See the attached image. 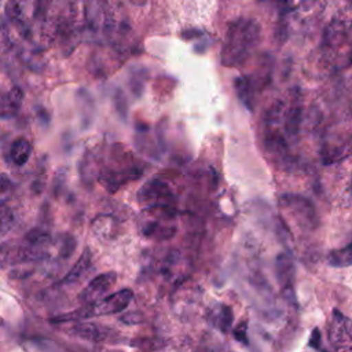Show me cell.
I'll use <instances>...</instances> for the list:
<instances>
[{"label":"cell","instance_id":"1","mask_svg":"<svg viewBox=\"0 0 352 352\" xmlns=\"http://www.w3.org/2000/svg\"><path fill=\"white\" fill-rule=\"evenodd\" d=\"M260 25L250 18L234 21L226 33L221 48V63L227 67L242 65L260 41Z\"/></svg>","mask_w":352,"mask_h":352},{"label":"cell","instance_id":"2","mask_svg":"<svg viewBox=\"0 0 352 352\" xmlns=\"http://www.w3.org/2000/svg\"><path fill=\"white\" fill-rule=\"evenodd\" d=\"M132 297H133L132 290L122 289V290H118L111 294L109 293L107 296H104L103 298H100L95 302L85 304V307H82L77 311L58 315V316L52 318L51 320L55 323H65V322H72V320H78V319H88V318H94V316H104V315L118 314L129 305V302L132 301Z\"/></svg>","mask_w":352,"mask_h":352},{"label":"cell","instance_id":"3","mask_svg":"<svg viewBox=\"0 0 352 352\" xmlns=\"http://www.w3.org/2000/svg\"><path fill=\"white\" fill-rule=\"evenodd\" d=\"M6 14L8 19L21 30V33L28 37L33 34V29L37 22L44 25L51 40L55 36V32L48 28V23L44 19V0H7Z\"/></svg>","mask_w":352,"mask_h":352},{"label":"cell","instance_id":"4","mask_svg":"<svg viewBox=\"0 0 352 352\" xmlns=\"http://www.w3.org/2000/svg\"><path fill=\"white\" fill-rule=\"evenodd\" d=\"M143 173V168L135 162L129 153H114V162L99 173V180L109 191H116L121 186L138 179Z\"/></svg>","mask_w":352,"mask_h":352},{"label":"cell","instance_id":"5","mask_svg":"<svg viewBox=\"0 0 352 352\" xmlns=\"http://www.w3.org/2000/svg\"><path fill=\"white\" fill-rule=\"evenodd\" d=\"M176 206L144 208L139 220L140 232L150 239L165 241L173 236L175 227L168 223L175 219Z\"/></svg>","mask_w":352,"mask_h":352},{"label":"cell","instance_id":"6","mask_svg":"<svg viewBox=\"0 0 352 352\" xmlns=\"http://www.w3.org/2000/svg\"><path fill=\"white\" fill-rule=\"evenodd\" d=\"M102 21L103 32L109 41L118 47L129 33V23L120 0H98Z\"/></svg>","mask_w":352,"mask_h":352},{"label":"cell","instance_id":"7","mask_svg":"<svg viewBox=\"0 0 352 352\" xmlns=\"http://www.w3.org/2000/svg\"><path fill=\"white\" fill-rule=\"evenodd\" d=\"M138 202L144 208H160V206H176L175 195L168 186L161 179H151L144 183L138 191Z\"/></svg>","mask_w":352,"mask_h":352},{"label":"cell","instance_id":"8","mask_svg":"<svg viewBox=\"0 0 352 352\" xmlns=\"http://www.w3.org/2000/svg\"><path fill=\"white\" fill-rule=\"evenodd\" d=\"M279 205L290 213L293 220L302 228H315L318 217L314 205L309 199L296 194H283L279 199Z\"/></svg>","mask_w":352,"mask_h":352},{"label":"cell","instance_id":"9","mask_svg":"<svg viewBox=\"0 0 352 352\" xmlns=\"http://www.w3.org/2000/svg\"><path fill=\"white\" fill-rule=\"evenodd\" d=\"M327 338L336 351H352V319L333 309L327 323Z\"/></svg>","mask_w":352,"mask_h":352},{"label":"cell","instance_id":"10","mask_svg":"<svg viewBox=\"0 0 352 352\" xmlns=\"http://www.w3.org/2000/svg\"><path fill=\"white\" fill-rule=\"evenodd\" d=\"M116 283H117L116 272L99 274L88 283V286L82 289V292L80 293V301L84 304L95 302L103 298L104 296H107Z\"/></svg>","mask_w":352,"mask_h":352},{"label":"cell","instance_id":"11","mask_svg":"<svg viewBox=\"0 0 352 352\" xmlns=\"http://www.w3.org/2000/svg\"><path fill=\"white\" fill-rule=\"evenodd\" d=\"M67 333L73 337L91 342H103L109 334L107 329L89 322H77L67 327Z\"/></svg>","mask_w":352,"mask_h":352},{"label":"cell","instance_id":"12","mask_svg":"<svg viewBox=\"0 0 352 352\" xmlns=\"http://www.w3.org/2000/svg\"><path fill=\"white\" fill-rule=\"evenodd\" d=\"M22 99H23V92L19 87H14L6 94H0V117L1 118L14 117L21 109Z\"/></svg>","mask_w":352,"mask_h":352},{"label":"cell","instance_id":"13","mask_svg":"<svg viewBox=\"0 0 352 352\" xmlns=\"http://www.w3.org/2000/svg\"><path fill=\"white\" fill-rule=\"evenodd\" d=\"M276 275L283 287V293L293 297V278H294V265L292 258L287 254H279L276 258Z\"/></svg>","mask_w":352,"mask_h":352},{"label":"cell","instance_id":"14","mask_svg":"<svg viewBox=\"0 0 352 352\" xmlns=\"http://www.w3.org/2000/svg\"><path fill=\"white\" fill-rule=\"evenodd\" d=\"M117 230V220L110 214L96 216L91 223V231L98 239H111Z\"/></svg>","mask_w":352,"mask_h":352},{"label":"cell","instance_id":"15","mask_svg":"<svg viewBox=\"0 0 352 352\" xmlns=\"http://www.w3.org/2000/svg\"><path fill=\"white\" fill-rule=\"evenodd\" d=\"M235 89L239 100L252 111L254 102V84L250 77L241 76L235 80Z\"/></svg>","mask_w":352,"mask_h":352},{"label":"cell","instance_id":"16","mask_svg":"<svg viewBox=\"0 0 352 352\" xmlns=\"http://www.w3.org/2000/svg\"><path fill=\"white\" fill-rule=\"evenodd\" d=\"M91 264H92V253H91V250L87 248V249L82 252V254L80 256V258L77 260V263H76V264L72 267V270L67 272V275L65 276L63 282H65V283H74V282L80 280V279L84 276V274L89 270Z\"/></svg>","mask_w":352,"mask_h":352},{"label":"cell","instance_id":"17","mask_svg":"<svg viewBox=\"0 0 352 352\" xmlns=\"http://www.w3.org/2000/svg\"><path fill=\"white\" fill-rule=\"evenodd\" d=\"M30 154H32V144L28 139L18 138L12 142L10 148V158L15 165L18 166L25 165L30 158Z\"/></svg>","mask_w":352,"mask_h":352},{"label":"cell","instance_id":"18","mask_svg":"<svg viewBox=\"0 0 352 352\" xmlns=\"http://www.w3.org/2000/svg\"><path fill=\"white\" fill-rule=\"evenodd\" d=\"M345 34V26L342 25L341 21L334 19L324 30L323 34V45L324 48H334L340 44L341 38H344Z\"/></svg>","mask_w":352,"mask_h":352},{"label":"cell","instance_id":"19","mask_svg":"<svg viewBox=\"0 0 352 352\" xmlns=\"http://www.w3.org/2000/svg\"><path fill=\"white\" fill-rule=\"evenodd\" d=\"M327 261L330 265L337 267V268L352 265V243H349L341 249L331 250L327 257Z\"/></svg>","mask_w":352,"mask_h":352},{"label":"cell","instance_id":"20","mask_svg":"<svg viewBox=\"0 0 352 352\" xmlns=\"http://www.w3.org/2000/svg\"><path fill=\"white\" fill-rule=\"evenodd\" d=\"M351 154H352V136L346 142H344L341 146L333 147L329 151H326V154H323V162L331 164L336 161H341L342 158H345Z\"/></svg>","mask_w":352,"mask_h":352},{"label":"cell","instance_id":"21","mask_svg":"<svg viewBox=\"0 0 352 352\" xmlns=\"http://www.w3.org/2000/svg\"><path fill=\"white\" fill-rule=\"evenodd\" d=\"M25 242L38 250H43L44 248H47L51 242V236L48 232L43 231V230H32L25 235Z\"/></svg>","mask_w":352,"mask_h":352},{"label":"cell","instance_id":"22","mask_svg":"<svg viewBox=\"0 0 352 352\" xmlns=\"http://www.w3.org/2000/svg\"><path fill=\"white\" fill-rule=\"evenodd\" d=\"M232 318H234V315H232L231 308L227 305H221L219 315L216 316V323L221 331H227L230 329V326L232 323Z\"/></svg>","mask_w":352,"mask_h":352},{"label":"cell","instance_id":"23","mask_svg":"<svg viewBox=\"0 0 352 352\" xmlns=\"http://www.w3.org/2000/svg\"><path fill=\"white\" fill-rule=\"evenodd\" d=\"M14 221V213L10 206L6 204H0V235H3Z\"/></svg>","mask_w":352,"mask_h":352},{"label":"cell","instance_id":"24","mask_svg":"<svg viewBox=\"0 0 352 352\" xmlns=\"http://www.w3.org/2000/svg\"><path fill=\"white\" fill-rule=\"evenodd\" d=\"M12 47L11 36L7 26L0 22V51H8Z\"/></svg>","mask_w":352,"mask_h":352},{"label":"cell","instance_id":"25","mask_svg":"<svg viewBox=\"0 0 352 352\" xmlns=\"http://www.w3.org/2000/svg\"><path fill=\"white\" fill-rule=\"evenodd\" d=\"M246 330H248L246 322H241V323L235 327V330H234L235 338H236L239 342L245 344V345L249 342V341H248V336H246Z\"/></svg>","mask_w":352,"mask_h":352},{"label":"cell","instance_id":"26","mask_svg":"<svg viewBox=\"0 0 352 352\" xmlns=\"http://www.w3.org/2000/svg\"><path fill=\"white\" fill-rule=\"evenodd\" d=\"M76 249V241L72 236H67V239L63 241L62 248H60V256L62 257H69Z\"/></svg>","mask_w":352,"mask_h":352},{"label":"cell","instance_id":"27","mask_svg":"<svg viewBox=\"0 0 352 352\" xmlns=\"http://www.w3.org/2000/svg\"><path fill=\"white\" fill-rule=\"evenodd\" d=\"M276 3H278V7L280 8V11L289 12L300 4V0H276Z\"/></svg>","mask_w":352,"mask_h":352},{"label":"cell","instance_id":"28","mask_svg":"<svg viewBox=\"0 0 352 352\" xmlns=\"http://www.w3.org/2000/svg\"><path fill=\"white\" fill-rule=\"evenodd\" d=\"M320 338H322V336H320L319 329H314V331H312V334L309 337V345L316 348V349H319L320 348Z\"/></svg>","mask_w":352,"mask_h":352},{"label":"cell","instance_id":"29","mask_svg":"<svg viewBox=\"0 0 352 352\" xmlns=\"http://www.w3.org/2000/svg\"><path fill=\"white\" fill-rule=\"evenodd\" d=\"M10 186H11V180L8 179V176L4 173H0V192L7 191Z\"/></svg>","mask_w":352,"mask_h":352},{"label":"cell","instance_id":"30","mask_svg":"<svg viewBox=\"0 0 352 352\" xmlns=\"http://www.w3.org/2000/svg\"><path fill=\"white\" fill-rule=\"evenodd\" d=\"M129 1L133 3V4H139V6H140V4H143L146 0H129Z\"/></svg>","mask_w":352,"mask_h":352},{"label":"cell","instance_id":"31","mask_svg":"<svg viewBox=\"0 0 352 352\" xmlns=\"http://www.w3.org/2000/svg\"><path fill=\"white\" fill-rule=\"evenodd\" d=\"M6 1H7V0H0V6H1V4H4Z\"/></svg>","mask_w":352,"mask_h":352},{"label":"cell","instance_id":"32","mask_svg":"<svg viewBox=\"0 0 352 352\" xmlns=\"http://www.w3.org/2000/svg\"><path fill=\"white\" fill-rule=\"evenodd\" d=\"M348 1H349V3H351V4H352V0H348Z\"/></svg>","mask_w":352,"mask_h":352},{"label":"cell","instance_id":"33","mask_svg":"<svg viewBox=\"0 0 352 352\" xmlns=\"http://www.w3.org/2000/svg\"><path fill=\"white\" fill-rule=\"evenodd\" d=\"M0 323H1V318H0Z\"/></svg>","mask_w":352,"mask_h":352}]
</instances>
